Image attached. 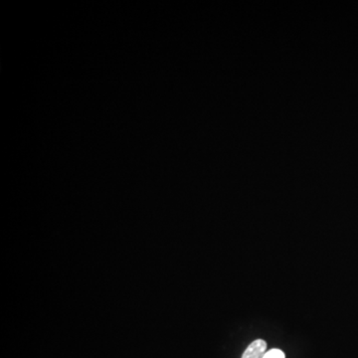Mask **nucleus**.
Masks as SVG:
<instances>
[{
  "mask_svg": "<svg viewBox=\"0 0 358 358\" xmlns=\"http://www.w3.org/2000/svg\"><path fill=\"white\" fill-rule=\"evenodd\" d=\"M263 358H285V353L280 349H271L266 353L265 357Z\"/></svg>",
  "mask_w": 358,
  "mask_h": 358,
  "instance_id": "nucleus-2",
  "label": "nucleus"
},
{
  "mask_svg": "<svg viewBox=\"0 0 358 358\" xmlns=\"http://www.w3.org/2000/svg\"><path fill=\"white\" fill-rule=\"evenodd\" d=\"M266 350L267 344L265 340H257L248 346L243 353L242 358H263L265 357Z\"/></svg>",
  "mask_w": 358,
  "mask_h": 358,
  "instance_id": "nucleus-1",
  "label": "nucleus"
}]
</instances>
